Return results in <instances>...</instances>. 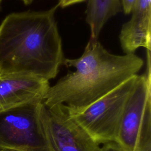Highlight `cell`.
<instances>
[{
    "label": "cell",
    "mask_w": 151,
    "mask_h": 151,
    "mask_svg": "<svg viewBox=\"0 0 151 151\" xmlns=\"http://www.w3.org/2000/svg\"><path fill=\"white\" fill-rule=\"evenodd\" d=\"M58 7L5 18L0 25V74H25L48 81L57 76L65 59L55 18Z\"/></svg>",
    "instance_id": "cell-1"
},
{
    "label": "cell",
    "mask_w": 151,
    "mask_h": 151,
    "mask_svg": "<svg viewBox=\"0 0 151 151\" xmlns=\"http://www.w3.org/2000/svg\"><path fill=\"white\" fill-rule=\"evenodd\" d=\"M63 64L74 70L50 87L43 102L47 107L63 104L74 115L136 75L144 61L134 53L111 54L90 38L80 57L64 59Z\"/></svg>",
    "instance_id": "cell-2"
},
{
    "label": "cell",
    "mask_w": 151,
    "mask_h": 151,
    "mask_svg": "<svg viewBox=\"0 0 151 151\" xmlns=\"http://www.w3.org/2000/svg\"><path fill=\"white\" fill-rule=\"evenodd\" d=\"M0 147L17 151H57L42 100L0 111Z\"/></svg>",
    "instance_id": "cell-3"
},
{
    "label": "cell",
    "mask_w": 151,
    "mask_h": 151,
    "mask_svg": "<svg viewBox=\"0 0 151 151\" xmlns=\"http://www.w3.org/2000/svg\"><path fill=\"white\" fill-rule=\"evenodd\" d=\"M137 75L94 101L81 113L70 114L100 145L116 141L126 101Z\"/></svg>",
    "instance_id": "cell-4"
},
{
    "label": "cell",
    "mask_w": 151,
    "mask_h": 151,
    "mask_svg": "<svg viewBox=\"0 0 151 151\" xmlns=\"http://www.w3.org/2000/svg\"><path fill=\"white\" fill-rule=\"evenodd\" d=\"M150 110V51H147L146 71L142 75L136 76L126 101L116 141L126 151L135 150L145 116Z\"/></svg>",
    "instance_id": "cell-5"
},
{
    "label": "cell",
    "mask_w": 151,
    "mask_h": 151,
    "mask_svg": "<svg viewBox=\"0 0 151 151\" xmlns=\"http://www.w3.org/2000/svg\"><path fill=\"white\" fill-rule=\"evenodd\" d=\"M57 151H100V146L71 117L63 104L47 107Z\"/></svg>",
    "instance_id": "cell-6"
},
{
    "label": "cell",
    "mask_w": 151,
    "mask_h": 151,
    "mask_svg": "<svg viewBox=\"0 0 151 151\" xmlns=\"http://www.w3.org/2000/svg\"><path fill=\"white\" fill-rule=\"evenodd\" d=\"M49 81L35 76L0 74V111L35 100H44Z\"/></svg>",
    "instance_id": "cell-7"
},
{
    "label": "cell",
    "mask_w": 151,
    "mask_h": 151,
    "mask_svg": "<svg viewBox=\"0 0 151 151\" xmlns=\"http://www.w3.org/2000/svg\"><path fill=\"white\" fill-rule=\"evenodd\" d=\"M129 21L122 26L119 40L125 54L140 47L151 50V0H137Z\"/></svg>",
    "instance_id": "cell-8"
},
{
    "label": "cell",
    "mask_w": 151,
    "mask_h": 151,
    "mask_svg": "<svg viewBox=\"0 0 151 151\" xmlns=\"http://www.w3.org/2000/svg\"><path fill=\"white\" fill-rule=\"evenodd\" d=\"M121 11L119 0H88L86 21L90 29V37L98 40L106 22Z\"/></svg>",
    "instance_id": "cell-9"
},
{
    "label": "cell",
    "mask_w": 151,
    "mask_h": 151,
    "mask_svg": "<svg viewBox=\"0 0 151 151\" xmlns=\"http://www.w3.org/2000/svg\"><path fill=\"white\" fill-rule=\"evenodd\" d=\"M100 151H126L116 142H109L102 144Z\"/></svg>",
    "instance_id": "cell-10"
},
{
    "label": "cell",
    "mask_w": 151,
    "mask_h": 151,
    "mask_svg": "<svg viewBox=\"0 0 151 151\" xmlns=\"http://www.w3.org/2000/svg\"><path fill=\"white\" fill-rule=\"evenodd\" d=\"M137 0H122L123 11L126 14L132 12Z\"/></svg>",
    "instance_id": "cell-11"
},
{
    "label": "cell",
    "mask_w": 151,
    "mask_h": 151,
    "mask_svg": "<svg viewBox=\"0 0 151 151\" xmlns=\"http://www.w3.org/2000/svg\"><path fill=\"white\" fill-rule=\"evenodd\" d=\"M86 0H58V3L57 5L61 8H65L75 4L84 2Z\"/></svg>",
    "instance_id": "cell-12"
},
{
    "label": "cell",
    "mask_w": 151,
    "mask_h": 151,
    "mask_svg": "<svg viewBox=\"0 0 151 151\" xmlns=\"http://www.w3.org/2000/svg\"><path fill=\"white\" fill-rule=\"evenodd\" d=\"M24 4L25 5H29L30 4H31L34 0H21Z\"/></svg>",
    "instance_id": "cell-13"
},
{
    "label": "cell",
    "mask_w": 151,
    "mask_h": 151,
    "mask_svg": "<svg viewBox=\"0 0 151 151\" xmlns=\"http://www.w3.org/2000/svg\"><path fill=\"white\" fill-rule=\"evenodd\" d=\"M0 151H17V150L10 149H8V148H5V147H0Z\"/></svg>",
    "instance_id": "cell-14"
},
{
    "label": "cell",
    "mask_w": 151,
    "mask_h": 151,
    "mask_svg": "<svg viewBox=\"0 0 151 151\" xmlns=\"http://www.w3.org/2000/svg\"><path fill=\"white\" fill-rule=\"evenodd\" d=\"M1 2H2V0H0V6H1Z\"/></svg>",
    "instance_id": "cell-15"
}]
</instances>
